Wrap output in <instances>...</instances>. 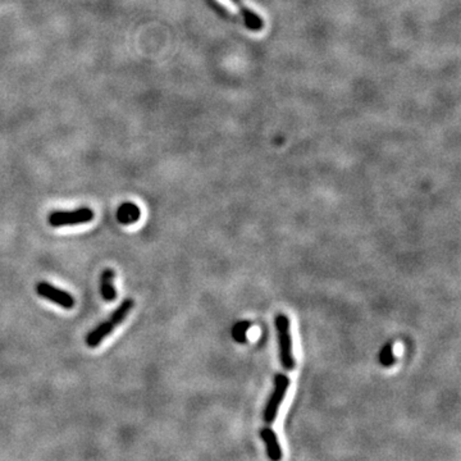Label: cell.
<instances>
[{"mask_svg":"<svg viewBox=\"0 0 461 461\" xmlns=\"http://www.w3.org/2000/svg\"><path fill=\"white\" fill-rule=\"evenodd\" d=\"M135 301L131 298H127L121 303V305L111 314L109 319L100 323L99 326L94 328L86 337V345L94 349L97 348L100 343L104 341L108 336L112 333L116 327L122 324L126 320L127 315L134 309Z\"/></svg>","mask_w":461,"mask_h":461,"instance_id":"obj_1","label":"cell"},{"mask_svg":"<svg viewBox=\"0 0 461 461\" xmlns=\"http://www.w3.org/2000/svg\"><path fill=\"white\" fill-rule=\"evenodd\" d=\"M275 328L280 343V357L284 371L295 369V359L292 354V340H291L290 319L284 314L275 315Z\"/></svg>","mask_w":461,"mask_h":461,"instance_id":"obj_2","label":"cell"},{"mask_svg":"<svg viewBox=\"0 0 461 461\" xmlns=\"http://www.w3.org/2000/svg\"><path fill=\"white\" fill-rule=\"evenodd\" d=\"M95 218L92 209L88 207L75 209V210H55L49 214V224L54 228L77 226V224L90 223Z\"/></svg>","mask_w":461,"mask_h":461,"instance_id":"obj_3","label":"cell"},{"mask_svg":"<svg viewBox=\"0 0 461 461\" xmlns=\"http://www.w3.org/2000/svg\"><path fill=\"white\" fill-rule=\"evenodd\" d=\"M289 387H290V378L286 374H283V373L275 374V390L270 394L268 402L266 405V409H264V422L267 425H270L275 422L277 414H278V409L282 404L284 396L287 394Z\"/></svg>","mask_w":461,"mask_h":461,"instance_id":"obj_4","label":"cell"},{"mask_svg":"<svg viewBox=\"0 0 461 461\" xmlns=\"http://www.w3.org/2000/svg\"><path fill=\"white\" fill-rule=\"evenodd\" d=\"M36 292H38L39 296L44 298L45 300L50 301L55 305H60L66 310H71L75 306V298L67 291L58 289L52 283L45 282V281L39 282L36 284Z\"/></svg>","mask_w":461,"mask_h":461,"instance_id":"obj_5","label":"cell"},{"mask_svg":"<svg viewBox=\"0 0 461 461\" xmlns=\"http://www.w3.org/2000/svg\"><path fill=\"white\" fill-rule=\"evenodd\" d=\"M261 437L263 442H264V445L267 447V455H268L269 460H282V448H281L275 432L270 427H264L261 429Z\"/></svg>","mask_w":461,"mask_h":461,"instance_id":"obj_6","label":"cell"},{"mask_svg":"<svg viewBox=\"0 0 461 461\" xmlns=\"http://www.w3.org/2000/svg\"><path fill=\"white\" fill-rule=\"evenodd\" d=\"M116 272L112 268H105L100 275V292L105 301L112 303L117 298V289L114 284Z\"/></svg>","mask_w":461,"mask_h":461,"instance_id":"obj_7","label":"cell"},{"mask_svg":"<svg viewBox=\"0 0 461 461\" xmlns=\"http://www.w3.org/2000/svg\"><path fill=\"white\" fill-rule=\"evenodd\" d=\"M230 1L235 6H238V9H240V13L244 17L245 26L249 30L259 32V31L264 29V21H263L261 15H256L250 8L246 7L245 4L242 3V0H230Z\"/></svg>","mask_w":461,"mask_h":461,"instance_id":"obj_8","label":"cell"},{"mask_svg":"<svg viewBox=\"0 0 461 461\" xmlns=\"http://www.w3.org/2000/svg\"><path fill=\"white\" fill-rule=\"evenodd\" d=\"M142 216V210L140 208L131 201H126L119 205L117 209V219L121 224L123 226H130L134 224L140 219Z\"/></svg>","mask_w":461,"mask_h":461,"instance_id":"obj_9","label":"cell"},{"mask_svg":"<svg viewBox=\"0 0 461 461\" xmlns=\"http://www.w3.org/2000/svg\"><path fill=\"white\" fill-rule=\"evenodd\" d=\"M380 363L385 366H390L394 363V351H392V345H387L385 349L380 352Z\"/></svg>","mask_w":461,"mask_h":461,"instance_id":"obj_10","label":"cell"},{"mask_svg":"<svg viewBox=\"0 0 461 461\" xmlns=\"http://www.w3.org/2000/svg\"><path fill=\"white\" fill-rule=\"evenodd\" d=\"M249 323H245V322H241L238 323V326L233 329V336H235V340H238L240 343H242L245 340L246 332L249 329Z\"/></svg>","mask_w":461,"mask_h":461,"instance_id":"obj_11","label":"cell"}]
</instances>
